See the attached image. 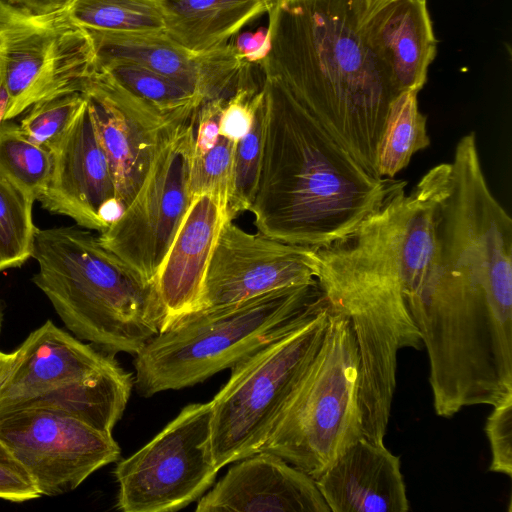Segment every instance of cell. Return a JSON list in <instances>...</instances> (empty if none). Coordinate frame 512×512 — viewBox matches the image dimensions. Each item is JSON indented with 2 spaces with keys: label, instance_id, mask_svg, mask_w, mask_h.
<instances>
[{
  "label": "cell",
  "instance_id": "7",
  "mask_svg": "<svg viewBox=\"0 0 512 512\" xmlns=\"http://www.w3.org/2000/svg\"><path fill=\"white\" fill-rule=\"evenodd\" d=\"M358 389L354 332L348 316L331 306L322 343L261 451L316 480L363 436Z\"/></svg>",
  "mask_w": 512,
  "mask_h": 512
},
{
  "label": "cell",
  "instance_id": "25",
  "mask_svg": "<svg viewBox=\"0 0 512 512\" xmlns=\"http://www.w3.org/2000/svg\"><path fill=\"white\" fill-rule=\"evenodd\" d=\"M52 168L49 149L31 142L19 125L4 120L0 124V176L29 199L36 201L48 183Z\"/></svg>",
  "mask_w": 512,
  "mask_h": 512
},
{
  "label": "cell",
  "instance_id": "35",
  "mask_svg": "<svg viewBox=\"0 0 512 512\" xmlns=\"http://www.w3.org/2000/svg\"><path fill=\"white\" fill-rule=\"evenodd\" d=\"M34 13H52L65 10L71 0H6Z\"/></svg>",
  "mask_w": 512,
  "mask_h": 512
},
{
  "label": "cell",
  "instance_id": "29",
  "mask_svg": "<svg viewBox=\"0 0 512 512\" xmlns=\"http://www.w3.org/2000/svg\"><path fill=\"white\" fill-rule=\"evenodd\" d=\"M236 142L220 135L214 146L202 156H193L189 192L191 197L212 193L227 201L232 179Z\"/></svg>",
  "mask_w": 512,
  "mask_h": 512
},
{
  "label": "cell",
  "instance_id": "15",
  "mask_svg": "<svg viewBox=\"0 0 512 512\" xmlns=\"http://www.w3.org/2000/svg\"><path fill=\"white\" fill-rule=\"evenodd\" d=\"M51 153L50 177L37 201L48 212L68 216L76 225L101 233L121 208L86 100Z\"/></svg>",
  "mask_w": 512,
  "mask_h": 512
},
{
  "label": "cell",
  "instance_id": "11",
  "mask_svg": "<svg viewBox=\"0 0 512 512\" xmlns=\"http://www.w3.org/2000/svg\"><path fill=\"white\" fill-rule=\"evenodd\" d=\"M194 122L180 125L163 143L131 202L98 236L102 246L149 281L156 282L192 200Z\"/></svg>",
  "mask_w": 512,
  "mask_h": 512
},
{
  "label": "cell",
  "instance_id": "10",
  "mask_svg": "<svg viewBox=\"0 0 512 512\" xmlns=\"http://www.w3.org/2000/svg\"><path fill=\"white\" fill-rule=\"evenodd\" d=\"M211 404L192 403L150 442L119 462L117 508L123 512L180 510L212 486L220 468L212 449Z\"/></svg>",
  "mask_w": 512,
  "mask_h": 512
},
{
  "label": "cell",
  "instance_id": "19",
  "mask_svg": "<svg viewBox=\"0 0 512 512\" xmlns=\"http://www.w3.org/2000/svg\"><path fill=\"white\" fill-rule=\"evenodd\" d=\"M225 209V201L215 194L193 196L156 275L165 326L197 308L210 258L227 220Z\"/></svg>",
  "mask_w": 512,
  "mask_h": 512
},
{
  "label": "cell",
  "instance_id": "9",
  "mask_svg": "<svg viewBox=\"0 0 512 512\" xmlns=\"http://www.w3.org/2000/svg\"><path fill=\"white\" fill-rule=\"evenodd\" d=\"M0 64L11 120L39 101L81 93L96 59L90 35L65 10L34 13L0 0Z\"/></svg>",
  "mask_w": 512,
  "mask_h": 512
},
{
  "label": "cell",
  "instance_id": "4",
  "mask_svg": "<svg viewBox=\"0 0 512 512\" xmlns=\"http://www.w3.org/2000/svg\"><path fill=\"white\" fill-rule=\"evenodd\" d=\"M33 283L80 340L114 354H137L166 324L155 281H149L78 225L37 228Z\"/></svg>",
  "mask_w": 512,
  "mask_h": 512
},
{
  "label": "cell",
  "instance_id": "13",
  "mask_svg": "<svg viewBox=\"0 0 512 512\" xmlns=\"http://www.w3.org/2000/svg\"><path fill=\"white\" fill-rule=\"evenodd\" d=\"M109 162L121 212L131 202L163 143L182 120L161 113L95 70L81 91Z\"/></svg>",
  "mask_w": 512,
  "mask_h": 512
},
{
  "label": "cell",
  "instance_id": "1",
  "mask_svg": "<svg viewBox=\"0 0 512 512\" xmlns=\"http://www.w3.org/2000/svg\"><path fill=\"white\" fill-rule=\"evenodd\" d=\"M450 171V163L436 165L409 193L406 184L398 188L345 237L310 248L319 289L354 332L364 412L391 409L398 351L421 347L410 310L438 273L437 224Z\"/></svg>",
  "mask_w": 512,
  "mask_h": 512
},
{
  "label": "cell",
  "instance_id": "3",
  "mask_svg": "<svg viewBox=\"0 0 512 512\" xmlns=\"http://www.w3.org/2000/svg\"><path fill=\"white\" fill-rule=\"evenodd\" d=\"M263 75L293 97L369 173L398 96L362 39L350 0H284L268 12Z\"/></svg>",
  "mask_w": 512,
  "mask_h": 512
},
{
  "label": "cell",
  "instance_id": "23",
  "mask_svg": "<svg viewBox=\"0 0 512 512\" xmlns=\"http://www.w3.org/2000/svg\"><path fill=\"white\" fill-rule=\"evenodd\" d=\"M418 92L406 91L391 103L377 152V174L393 179L414 153L427 148L426 117L418 107Z\"/></svg>",
  "mask_w": 512,
  "mask_h": 512
},
{
  "label": "cell",
  "instance_id": "27",
  "mask_svg": "<svg viewBox=\"0 0 512 512\" xmlns=\"http://www.w3.org/2000/svg\"><path fill=\"white\" fill-rule=\"evenodd\" d=\"M264 95V94H263ZM264 144V96L249 131L236 142L226 219L249 211L257 190Z\"/></svg>",
  "mask_w": 512,
  "mask_h": 512
},
{
  "label": "cell",
  "instance_id": "5",
  "mask_svg": "<svg viewBox=\"0 0 512 512\" xmlns=\"http://www.w3.org/2000/svg\"><path fill=\"white\" fill-rule=\"evenodd\" d=\"M322 295L317 281L187 313L135 354L134 385L143 397L205 381L295 325Z\"/></svg>",
  "mask_w": 512,
  "mask_h": 512
},
{
  "label": "cell",
  "instance_id": "6",
  "mask_svg": "<svg viewBox=\"0 0 512 512\" xmlns=\"http://www.w3.org/2000/svg\"><path fill=\"white\" fill-rule=\"evenodd\" d=\"M133 384L113 354L84 344L48 320L12 352L0 380V417L49 408L112 432Z\"/></svg>",
  "mask_w": 512,
  "mask_h": 512
},
{
  "label": "cell",
  "instance_id": "37",
  "mask_svg": "<svg viewBox=\"0 0 512 512\" xmlns=\"http://www.w3.org/2000/svg\"><path fill=\"white\" fill-rule=\"evenodd\" d=\"M12 359V353H4L0 351V380L2 379L3 375L5 374L7 368L9 367V364Z\"/></svg>",
  "mask_w": 512,
  "mask_h": 512
},
{
  "label": "cell",
  "instance_id": "32",
  "mask_svg": "<svg viewBox=\"0 0 512 512\" xmlns=\"http://www.w3.org/2000/svg\"><path fill=\"white\" fill-rule=\"evenodd\" d=\"M39 497L28 471L0 439V499L24 502Z\"/></svg>",
  "mask_w": 512,
  "mask_h": 512
},
{
  "label": "cell",
  "instance_id": "12",
  "mask_svg": "<svg viewBox=\"0 0 512 512\" xmlns=\"http://www.w3.org/2000/svg\"><path fill=\"white\" fill-rule=\"evenodd\" d=\"M0 439L28 471L41 496L76 489L92 473L116 462L121 452L112 432L49 408L0 417Z\"/></svg>",
  "mask_w": 512,
  "mask_h": 512
},
{
  "label": "cell",
  "instance_id": "20",
  "mask_svg": "<svg viewBox=\"0 0 512 512\" xmlns=\"http://www.w3.org/2000/svg\"><path fill=\"white\" fill-rule=\"evenodd\" d=\"M315 482L330 512L409 510L400 458L363 436Z\"/></svg>",
  "mask_w": 512,
  "mask_h": 512
},
{
  "label": "cell",
  "instance_id": "31",
  "mask_svg": "<svg viewBox=\"0 0 512 512\" xmlns=\"http://www.w3.org/2000/svg\"><path fill=\"white\" fill-rule=\"evenodd\" d=\"M491 448L489 470L512 477V396L493 407L485 424Z\"/></svg>",
  "mask_w": 512,
  "mask_h": 512
},
{
  "label": "cell",
  "instance_id": "39",
  "mask_svg": "<svg viewBox=\"0 0 512 512\" xmlns=\"http://www.w3.org/2000/svg\"><path fill=\"white\" fill-rule=\"evenodd\" d=\"M1 324H2V317H1V311H0V331H1Z\"/></svg>",
  "mask_w": 512,
  "mask_h": 512
},
{
  "label": "cell",
  "instance_id": "2",
  "mask_svg": "<svg viewBox=\"0 0 512 512\" xmlns=\"http://www.w3.org/2000/svg\"><path fill=\"white\" fill-rule=\"evenodd\" d=\"M264 144L250 208L257 232L323 247L351 233L404 181L369 173L275 77L265 76Z\"/></svg>",
  "mask_w": 512,
  "mask_h": 512
},
{
  "label": "cell",
  "instance_id": "30",
  "mask_svg": "<svg viewBox=\"0 0 512 512\" xmlns=\"http://www.w3.org/2000/svg\"><path fill=\"white\" fill-rule=\"evenodd\" d=\"M263 96L262 88L251 80L242 83L225 102L220 135L234 141L242 138L249 131Z\"/></svg>",
  "mask_w": 512,
  "mask_h": 512
},
{
  "label": "cell",
  "instance_id": "36",
  "mask_svg": "<svg viewBox=\"0 0 512 512\" xmlns=\"http://www.w3.org/2000/svg\"><path fill=\"white\" fill-rule=\"evenodd\" d=\"M388 1L392 0H350V3L356 10H365Z\"/></svg>",
  "mask_w": 512,
  "mask_h": 512
},
{
  "label": "cell",
  "instance_id": "26",
  "mask_svg": "<svg viewBox=\"0 0 512 512\" xmlns=\"http://www.w3.org/2000/svg\"><path fill=\"white\" fill-rule=\"evenodd\" d=\"M33 203L0 176V271L21 267L32 255L37 227Z\"/></svg>",
  "mask_w": 512,
  "mask_h": 512
},
{
  "label": "cell",
  "instance_id": "34",
  "mask_svg": "<svg viewBox=\"0 0 512 512\" xmlns=\"http://www.w3.org/2000/svg\"><path fill=\"white\" fill-rule=\"evenodd\" d=\"M233 44L239 56L247 64H260L270 50L269 29L261 27L255 32L241 33Z\"/></svg>",
  "mask_w": 512,
  "mask_h": 512
},
{
  "label": "cell",
  "instance_id": "28",
  "mask_svg": "<svg viewBox=\"0 0 512 512\" xmlns=\"http://www.w3.org/2000/svg\"><path fill=\"white\" fill-rule=\"evenodd\" d=\"M84 100L76 92L39 101L20 121V130L31 142L52 151L68 131Z\"/></svg>",
  "mask_w": 512,
  "mask_h": 512
},
{
  "label": "cell",
  "instance_id": "8",
  "mask_svg": "<svg viewBox=\"0 0 512 512\" xmlns=\"http://www.w3.org/2000/svg\"><path fill=\"white\" fill-rule=\"evenodd\" d=\"M330 309L322 293L295 325L231 367L228 382L210 401L220 469L261 451L322 343Z\"/></svg>",
  "mask_w": 512,
  "mask_h": 512
},
{
  "label": "cell",
  "instance_id": "18",
  "mask_svg": "<svg viewBox=\"0 0 512 512\" xmlns=\"http://www.w3.org/2000/svg\"><path fill=\"white\" fill-rule=\"evenodd\" d=\"M352 9L362 39L396 94L419 92L437 53L426 0H392Z\"/></svg>",
  "mask_w": 512,
  "mask_h": 512
},
{
  "label": "cell",
  "instance_id": "33",
  "mask_svg": "<svg viewBox=\"0 0 512 512\" xmlns=\"http://www.w3.org/2000/svg\"><path fill=\"white\" fill-rule=\"evenodd\" d=\"M227 98L204 101L198 108L194 122V156L208 152L220 136L222 111Z\"/></svg>",
  "mask_w": 512,
  "mask_h": 512
},
{
  "label": "cell",
  "instance_id": "21",
  "mask_svg": "<svg viewBox=\"0 0 512 512\" xmlns=\"http://www.w3.org/2000/svg\"><path fill=\"white\" fill-rule=\"evenodd\" d=\"M164 32L196 52L223 46L250 21L268 13L267 0H156Z\"/></svg>",
  "mask_w": 512,
  "mask_h": 512
},
{
  "label": "cell",
  "instance_id": "24",
  "mask_svg": "<svg viewBox=\"0 0 512 512\" xmlns=\"http://www.w3.org/2000/svg\"><path fill=\"white\" fill-rule=\"evenodd\" d=\"M65 11L85 30L113 33L164 31L156 0H71Z\"/></svg>",
  "mask_w": 512,
  "mask_h": 512
},
{
  "label": "cell",
  "instance_id": "14",
  "mask_svg": "<svg viewBox=\"0 0 512 512\" xmlns=\"http://www.w3.org/2000/svg\"><path fill=\"white\" fill-rule=\"evenodd\" d=\"M310 248L281 242L259 232L252 234L226 220L194 311L214 309L276 289L316 282Z\"/></svg>",
  "mask_w": 512,
  "mask_h": 512
},
{
  "label": "cell",
  "instance_id": "16",
  "mask_svg": "<svg viewBox=\"0 0 512 512\" xmlns=\"http://www.w3.org/2000/svg\"><path fill=\"white\" fill-rule=\"evenodd\" d=\"M96 65L128 60L166 76L196 92L203 101L228 98L250 79V67L233 43L196 52L173 41L164 31L113 33L86 30Z\"/></svg>",
  "mask_w": 512,
  "mask_h": 512
},
{
  "label": "cell",
  "instance_id": "22",
  "mask_svg": "<svg viewBox=\"0 0 512 512\" xmlns=\"http://www.w3.org/2000/svg\"><path fill=\"white\" fill-rule=\"evenodd\" d=\"M95 70L161 113L182 120L194 118L204 102L193 90L132 61L110 60Z\"/></svg>",
  "mask_w": 512,
  "mask_h": 512
},
{
  "label": "cell",
  "instance_id": "38",
  "mask_svg": "<svg viewBox=\"0 0 512 512\" xmlns=\"http://www.w3.org/2000/svg\"><path fill=\"white\" fill-rule=\"evenodd\" d=\"M269 5H270V10H273L275 7H277L281 2H283L284 0H267Z\"/></svg>",
  "mask_w": 512,
  "mask_h": 512
},
{
  "label": "cell",
  "instance_id": "17",
  "mask_svg": "<svg viewBox=\"0 0 512 512\" xmlns=\"http://www.w3.org/2000/svg\"><path fill=\"white\" fill-rule=\"evenodd\" d=\"M197 512H330L315 480L276 454L239 460L202 496Z\"/></svg>",
  "mask_w": 512,
  "mask_h": 512
}]
</instances>
